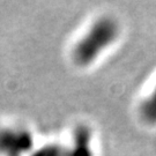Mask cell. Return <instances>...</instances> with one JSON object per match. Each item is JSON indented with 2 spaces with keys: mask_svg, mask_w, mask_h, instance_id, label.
Returning <instances> with one entry per match:
<instances>
[{
  "mask_svg": "<svg viewBox=\"0 0 156 156\" xmlns=\"http://www.w3.org/2000/svg\"><path fill=\"white\" fill-rule=\"evenodd\" d=\"M120 36V22L110 14H101L74 38L68 50L69 60L81 69L94 66L116 45Z\"/></svg>",
  "mask_w": 156,
  "mask_h": 156,
  "instance_id": "obj_1",
  "label": "cell"
},
{
  "mask_svg": "<svg viewBox=\"0 0 156 156\" xmlns=\"http://www.w3.org/2000/svg\"><path fill=\"white\" fill-rule=\"evenodd\" d=\"M136 115L144 125L149 127L156 126V81L139 101Z\"/></svg>",
  "mask_w": 156,
  "mask_h": 156,
  "instance_id": "obj_4",
  "label": "cell"
},
{
  "mask_svg": "<svg viewBox=\"0 0 156 156\" xmlns=\"http://www.w3.org/2000/svg\"><path fill=\"white\" fill-rule=\"evenodd\" d=\"M37 146L35 134L23 124H0V156H29Z\"/></svg>",
  "mask_w": 156,
  "mask_h": 156,
  "instance_id": "obj_2",
  "label": "cell"
},
{
  "mask_svg": "<svg viewBox=\"0 0 156 156\" xmlns=\"http://www.w3.org/2000/svg\"><path fill=\"white\" fill-rule=\"evenodd\" d=\"M29 156H71L67 144L60 141H49L43 145H37Z\"/></svg>",
  "mask_w": 156,
  "mask_h": 156,
  "instance_id": "obj_5",
  "label": "cell"
},
{
  "mask_svg": "<svg viewBox=\"0 0 156 156\" xmlns=\"http://www.w3.org/2000/svg\"><path fill=\"white\" fill-rule=\"evenodd\" d=\"M71 156H95L94 131L87 124H79L67 142Z\"/></svg>",
  "mask_w": 156,
  "mask_h": 156,
  "instance_id": "obj_3",
  "label": "cell"
}]
</instances>
